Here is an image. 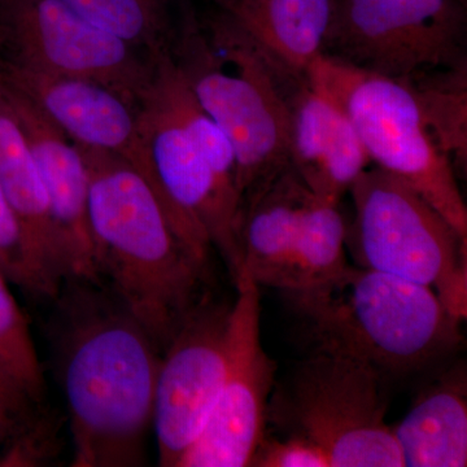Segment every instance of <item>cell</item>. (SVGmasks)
Wrapping results in <instances>:
<instances>
[{
	"label": "cell",
	"instance_id": "6da1fadb",
	"mask_svg": "<svg viewBox=\"0 0 467 467\" xmlns=\"http://www.w3.org/2000/svg\"><path fill=\"white\" fill-rule=\"evenodd\" d=\"M52 303V347L69 417L72 466H143L158 347L100 281L69 276Z\"/></svg>",
	"mask_w": 467,
	"mask_h": 467
},
{
	"label": "cell",
	"instance_id": "7a4b0ae2",
	"mask_svg": "<svg viewBox=\"0 0 467 467\" xmlns=\"http://www.w3.org/2000/svg\"><path fill=\"white\" fill-rule=\"evenodd\" d=\"M79 149L88 174L95 275L133 313L161 355L211 295L209 260L183 242L130 162L107 150Z\"/></svg>",
	"mask_w": 467,
	"mask_h": 467
},
{
	"label": "cell",
	"instance_id": "3957f363",
	"mask_svg": "<svg viewBox=\"0 0 467 467\" xmlns=\"http://www.w3.org/2000/svg\"><path fill=\"white\" fill-rule=\"evenodd\" d=\"M171 57L199 106L233 144L243 217L290 165L285 88L290 69L217 7L199 17L183 5Z\"/></svg>",
	"mask_w": 467,
	"mask_h": 467
},
{
	"label": "cell",
	"instance_id": "277c9868",
	"mask_svg": "<svg viewBox=\"0 0 467 467\" xmlns=\"http://www.w3.org/2000/svg\"><path fill=\"white\" fill-rule=\"evenodd\" d=\"M284 295L309 352L364 362L387 379L441 364L463 342V321L435 291L367 267L348 264Z\"/></svg>",
	"mask_w": 467,
	"mask_h": 467
},
{
	"label": "cell",
	"instance_id": "5b68a950",
	"mask_svg": "<svg viewBox=\"0 0 467 467\" xmlns=\"http://www.w3.org/2000/svg\"><path fill=\"white\" fill-rule=\"evenodd\" d=\"M386 380L364 362L309 352L275 386L267 423L317 445L331 467H404L386 423Z\"/></svg>",
	"mask_w": 467,
	"mask_h": 467
},
{
	"label": "cell",
	"instance_id": "8992f818",
	"mask_svg": "<svg viewBox=\"0 0 467 467\" xmlns=\"http://www.w3.org/2000/svg\"><path fill=\"white\" fill-rule=\"evenodd\" d=\"M349 193L347 245L358 265L431 288L465 321L467 239L413 187L373 165Z\"/></svg>",
	"mask_w": 467,
	"mask_h": 467
},
{
	"label": "cell",
	"instance_id": "52a82bcc",
	"mask_svg": "<svg viewBox=\"0 0 467 467\" xmlns=\"http://www.w3.org/2000/svg\"><path fill=\"white\" fill-rule=\"evenodd\" d=\"M310 82L339 104L361 138L371 165L420 192L467 239L459 177L436 144L413 90L328 57L308 70Z\"/></svg>",
	"mask_w": 467,
	"mask_h": 467
},
{
	"label": "cell",
	"instance_id": "ba28073f",
	"mask_svg": "<svg viewBox=\"0 0 467 467\" xmlns=\"http://www.w3.org/2000/svg\"><path fill=\"white\" fill-rule=\"evenodd\" d=\"M324 55L404 84L467 67L466 3L333 0Z\"/></svg>",
	"mask_w": 467,
	"mask_h": 467
},
{
	"label": "cell",
	"instance_id": "9c48e42d",
	"mask_svg": "<svg viewBox=\"0 0 467 467\" xmlns=\"http://www.w3.org/2000/svg\"><path fill=\"white\" fill-rule=\"evenodd\" d=\"M0 58L100 82L137 106L155 76V58L101 32L63 0H0Z\"/></svg>",
	"mask_w": 467,
	"mask_h": 467
},
{
	"label": "cell",
	"instance_id": "30bf717a",
	"mask_svg": "<svg viewBox=\"0 0 467 467\" xmlns=\"http://www.w3.org/2000/svg\"><path fill=\"white\" fill-rule=\"evenodd\" d=\"M234 285L225 379L204 429L177 467L251 466L266 434L276 364L261 344L260 287L243 272Z\"/></svg>",
	"mask_w": 467,
	"mask_h": 467
},
{
	"label": "cell",
	"instance_id": "8fae6325",
	"mask_svg": "<svg viewBox=\"0 0 467 467\" xmlns=\"http://www.w3.org/2000/svg\"><path fill=\"white\" fill-rule=\"evenodd\" d=\"M230 310L208 295L161 353L152 423L161 466H178L213 410L226 374Z\"/></svg>",
	"mask_w": 467,
	"mask_h": 467
},
{
	"label": "cell",
	"instance_id": "7c38bea8",
	"mask_svg": "<svg viewBox=\"0 0 467 467\" xmlns=\"http://www.w3.org/2000/svg\"><path fill=\"white\" fill-rule=\"evenodd\" d=\"M0 79L26 95L79 147L115 153L147 180L140 106L124 95L92 79L38 72L2 58Z\"/></svg>",
	"mask_w": 467,
	"mask_h": 467
},
{
	"label": "cell",
	"instance_id": "4fadbf2b",
	"mask_svg": "<svg viewBox=\"0 0 467 467\" xmlns=\"http://www.w3.org/2000/svg\"><path fill=\"white\" fill-rule=\"evenodd\" d=\"M285 88L290 165L318 199L340 202L371 167L361 138L342 107L319 91L308 73L288 72Z\"/></svg>",
	"mask_w": 467,
	"mask_h": 467
},
{
	"label": "cell",
	"instance_id": "5bb4252c",
	"mask_svg": "<svg viewBox=\"0 0 467 467\" xmlns=\"http://www.w3.org/2000/svg\"><path fill=\"white\" fill-rule=\"evenodd\" d=\"M0 92L16 119L45 184L67 278L99 281L92 263L88 174L82 150L41 110L0 79Z\"/></svg>",
	"mask_w": 467,
	"mask_h": 467
},
{
	"label": "cell",
	"instance_id": "9a60e30c",
	"mask_svg": "<svg viewBox=\"0 0 467 467\" xmlns=\"http://www.w3.org/2000/svg\"><path fill=\"white\" fill-rule=\"evenodd\" d=\"M0 420L21 447L50 439L47 386L29 324L0 275Z\"/></svg>",
	"mask_w": 467,
	"mask_h": 467
},
{
	"label": "cell",
	"instance_id": "2e32d148",
	"mask_svg": "<svg viewBox=\"0 0 467 467\" xmlns=\"http://www.w3.org/2000/svg\"><path fill=\"white\" fill-rule=\"evenodd\" d=\"M313 196L288 165L243 213L241 273L250 275L259 287L284 288L304 212Z\"/></svg>",
	"mask_w": 467,
	"mask_h": 467
},
{
	"label": "cell",
	"instance_id": "e0dca14e",
	"mask_svg": "<svg viewBox=\"0 0 467 467\" xmlns=\"http://www.w3.org/2000/svg\"><path fill=\"white\" fill-rule=\"evenodd\" d=\"M392 432L404 466H466L465 362H453L427 384Z\"/></svg>",
	"mask_w": 467,
	"mask_h": 467
},
{
	"label": "cell",
	"instance_id": "ac0fdd59",
	"mask_svg": "<svg viewBox=\"0 0 467 467\" xmlns=\"http://www.w3.org/2000/svg\"><path fill=\"white\" fill-rule=\"evenodd\" d=\"M292 72L308 73L324 55L333 0H209Z\"/></svg>",
	"mask_w": 467,
	"mask_h": 467
},
{
	"label": "cell",
	"instance_id": "d6986e66",
	"mask_svg": "<svg viewBox=\"0 0 467 467\" xmlns=\"http://www.w3.org/2000/svg\"><path fill=\"white\" fill-rule=\"evenodd\" d=\"M0 187L23 227L27 244L54 284L67 278L45 184L29 147L0 92Z\"/></svg>",
	"mask_w": 467,
	"mask_h": 467
},
{
	"label": "cell",
	"instance_id": "ffe728a7",
	"mask_svg": "<svg viewBox=\"0 0 467 467\" xmlns=\"http://www.w3.org/2000/svg\"><path fill=\"white\" fill-rule=\"evenodd\" d=\"M101 32L155 58L171 51L183 5L177 0H63Z\"/></svg>",
	"mask_w": 467,
	"mask_h": 467
},
{
	"label": "cell",
	"instance_id": "44dd1931",
	"mask_svg": "<svg viewBox=\"0 0 467 467\" xmlns=\"http://www.w3.org/2000/svg\"><path fill=\"white\" fill-rule=\"evenodd\" d=\"M347 229L339 202L313 196L304 212L282 292L319 284L348 265Z\"/></svg>",
	"mask_w": 467,
	"mask_h": 467
},
{
	"label": "cell",
	"instance_id": "7402d4cb",
	"mask_svg": "<svg viewBox=\"0 0 467 467\" xmlns=\"http://www.w3.org/2000/svg\"><path fill=\"white\" fill-rule=\"evenodd\" d=\"M436 144L459 180L467 171V67L439 70L407 82Z\"/></svg>",
	"mask_w": 467,
	"mask_h": 467
},
{
	"label": "cell",
	"instance_id": "603a6c76",
	"mask_svg": "<svg viewBox=\"0 0 467 467\" xmlns=\"http://www.w3.org/2000/svg\"><path fill=\"white\" fill-rule=\"evenodd\" d=\"M0 275L36 300L52 301L58 290L30 250L18 223L0 187Z\"/></svg>",
	"mask_w": 467,
	"mask_h": 467
},
{
	"label": "cell",
	"instance_id": "cb8c5ba5",
	"mask_svg": "<svg viewBox=\"0 0 467 467\" xmlns=\"http://www.w3.org/2000/svg\"><path fill=\"white\" fill-rule=\"evenodd\" d=\"M251 466L256 467H331L321 448L295 435H267L261 441Z\"/></svg>",
	"mask_w": 467,
	"mask_h": 467
},
{
	"label": "cell",
	"instance_id": "d4e9b609",
	"mask_svg": "<svg viewBox=\"0 0 467 467\" xmlns=\"http://www.w3.org/2000/svg\"><path fill=\"white\" fill-rule=\"evenodd\" d=\"M0 456H3V461H15L14 441L2 420H0Z\"/></svg>",
	"mask_w": 467,
	"mask_h": 467
},
{
	"label": "cell",
	"instance_id": "484cf974",
	"mask_svg": "<svg viewBox=\"0 0 467 467\" xmlns=\"http://www.w3.org/2000/svg\"><path fill=\"white\" fill-rule=\"evenodd\" d=\"M463 3H467V0H462Z\"/></svg>",
	"mask_w": 467,
	"mask_h": 467
}]
</instances>
